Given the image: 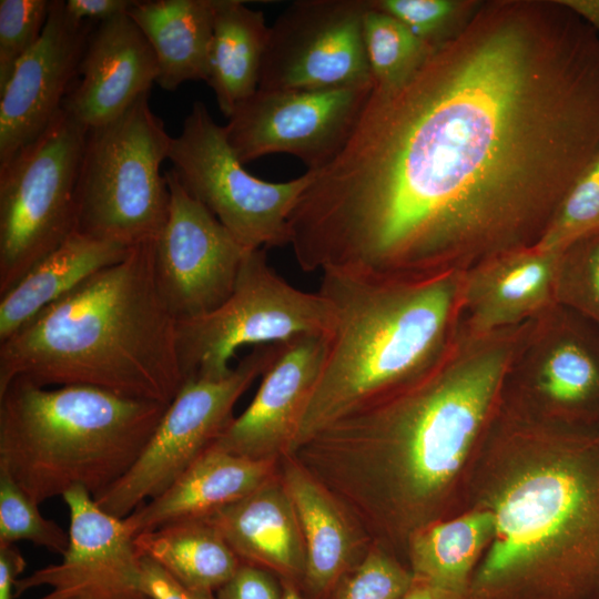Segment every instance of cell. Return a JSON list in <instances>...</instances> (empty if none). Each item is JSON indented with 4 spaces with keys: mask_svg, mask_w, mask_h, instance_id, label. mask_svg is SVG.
<instances>
[{
    "mask_svg": "<svg viewBox=\"0 0 599 599\" xmlns=\"http://www.w3.org/2000/svg\"><path fill=\"white\" fill-rule=\"evenodd\" d=\"M282 582L272 572L242 564L236 573L215 591V599H281Z\"/></svg>",
    "mask_w": 599,
    "mask_h": 599,
    "instance_id": "cell-35",
    "label": "cell"
},
{
    "mask_svg": "<svg viewBox=\"0 0 599 599\" xmlns=\"http://www.w3.org/2000/svg\"><path fill=\"white\" fill-rule=\"evenodd\" d=\"M451 271L420 277L322 272L318 293L331 308L324 358L285 456L444 357L458 301V278Z\"/></svg>",
    "mask_w": 599,
    "mask_h": 599,
    "instance_id": "cell-5",
    "label": "cell"
},
{
    "mask_svg": "<svg viewBox=\"0 0 599 599\" xmlns=\"http://www.w3.org/2000/svg\"><path fill=\"white\" fill-rule=\"evenodd\" d=\"M159 69L154 52L129 14L99 22L62 109L85 128L106 124L149 94Z\"/></svg>",
    "mask_w": 599,
    "mask_h": 599,
    "instance_id": "cell-18",
    "label": "cell"
},
{
    "mask_svg": "<svg viewBox=\"0 0 599 599\" xmlns=\"http://www.w3.org/2000/svg\"><path fill=\"white\" fill-rule=\"evenodd\" d=\"M143 585L152 599H215L212 591L192 589L172 577L160 565L141 556Z\"/></svg>",
    "mask_w": 599,
    "mask_h": 599,
    "instance_id": "cell-36",
    "label": "cell"
},
{
    "mask_svg": "<svg viewBox=\"0 0 599 599\" xmlns=\"http://www.w3.org/2000/svg\"><path fill=\"white\" fill-rule=\"evenodd\" d=\"M91 31V22L68 17L64 1H50L39 41L0 91V164L41 135L60 112Z\"/></svg>",
    "mask_w": 599,
    "mask_h": 599,
    "instance_id": "cell-16",
    "label": "cell"
},
{
    "mask_svg": "<svg viewBox=\"0 0 599 599\" xmlns=\"http://www.w3.org/2000/svg\"><path fill=\"white\" fill-rule=\"evenodd\" d=\"M276 458L255 459L211 446L166 490L124 518L133 536L205 517L261 487Z\"/></svg>",
    "mask_w": 599,
    "mask_h": 599,
    "instance_id": "cell-20",
    "label": "cell"
},
{
    "mask_svg": "<svg viewBox=\"0 0 599 599\" xmlns=\"http://www.w3.org/2000/svg\"><path fill=\"white\" fill-rule=\"evenodd\" d=\"M586 271L591 296L599 307V242L595 243L588 252Z\"/></svg>",
    "mask_w": 599,
    "mask_h": 599,
    "instance_id": "cell-41",
    "label": "cell"
},
{
    "mask_svg": "<svg viewBox=\"0 0 599 599\" xmlns=\"http://www.w3.org/2000/svg\"><path fill=\"white\" fill-rule=\"evenodd\" d=\"M324 351L322 335L281 343L253 400L213 446L255 459L285 456L318 378Z\"/></svg>",
    "mask_w": 599,
    "mask_h": 599,
    "instance_id": "cell-17",
    "label": "cell"
},
{
    "mask_svg": "<svg viewBox=\"0 0 599 599\" xmlns=\"http://www.w3.org/2000/svg\"><path fill=\"white\" fill-rule=\"evenodd\" d=\"M363 39L373 88L390 89L405 82L434 50L390 14L367 0Z\"/></svg>",
    "mask_w": 599,
    "mask_h": 599,
    "instance_id": "cell-29",
    "label": "cell"
},
{
    "mask_svg": "<svg viewBox=\"0 0 599 599\" xmlns=\"http://www.w3.org/2000/svg\"><path fill=\"white\" fill-rule=\"evenodd\" d=\"M494 535L468 599H599V425L544 417L505 396L466 508Z\"/></svg>",
    "mask_w": 599,
    "mask_h": 599,
    "instance_id": "cell-3",
    "label": "cell"
},
{
    "mask_svg": "<svg viewBox=\"0 0 599 599\" xmlns=\"http://www.w3.org/2000/svg\"><path fill=\"white\" fill-rule=\"evenodd\" d=\"M20 540L63 556L69 546V531L43 517L39 505L0 471V545H14Z\"/></svg>",
    "mask_w": 599,
    "mask_h": 599,
    "instance_id": "cell-31",
    "label": "cell"
},
{
    "mask_svg": "<svg viewBox=\"0 0 599 599\" xmlns=\"http://www.w3.org/2000/svg\"><path fill=\"white\" fill-rule=\"evenodd\" d=\"M413 582L405 561L373 544L326 599H400Z\"/></svg>",
    "mask_w": 599,
    "mask_h": 599,
    "instance_id": "cell-33",
    "label": "cell"
},
{
    "mask_svg": "<svg viewBox=\"0 0 599 599\" xmlns=\"http://www.w3.org/2000/svg\"><path fill=\"white\" fill-rule=\"evenodd\" d=\"M506 393L528 409L564 422H595L599 400V366L573 342L554 346L532 379L517 393Z\"/></svg>",
    "mask_w": 599,
    "mask_h": 599,
    "instance_id": "cell-28",
    "label": "cell"
},
{
    "mask_svg": "<svg viewBox=\"0 0 599 599\" xmlns=\"http://www.w3.org/2000/svg\"><path fill=\"white\" fill-rule=\"evenodd\" d=\"M167 160L186 192L243 247L290 245L288 219L314 177L312 171L286 182L254 176L201 101L193 103L180 134L172 138Z\"/></svg>",
    "mask_w": 599,
    "mask_h": 599,
    "instance_id": "cell-10",
    "label": "cell"
},
{
    "mask_svg": "<svg viewBox=\"0 0 599 599\" xmlns=\"http://www.w3.org/2000/svg\"><path fill=\"white\" fill-rule=\"evenodd\" d=\"M564 253L531 247L484 261L464 285L473 329L487 333L540 309L549 301Z\"/></svg>",
    "mask_w": 599,
    "mask_h": 599,
    "instance_id": "cell-22",
    "label": "cell"
},
{
    "mask_svg": "<svg viewBox=\"0 0 599 599\" xmlns=\"http://www.w3.org/2000/svg\"><path fill=\"white\" fill-rule=\"evenodd\" d=\"M47 0L0 1V91L18 62L39 41L49 14Z\"/></svg>",
    "mask_w": 599,
    "mask_h": 599,
    "instance_id": "cell-34",
    "label": "cell"
},
{
    "mask_svg": "<svg viewBox=\"0 0 599 599\" xmlns=\"http://www.w3.org/2000/svg\"><path fill=\"white\" fill-rule=\"evenodd\" d=\"M599 232V152L571 186L537 244L540 251L566 252Z\"/></svg>",
    "mask_w": 599,
    "mask_h": 599,
    "instance_id": "cell-30",
    "label": "cell"
},
{
    "mask_svg": "<svg viewBox=\"0 0 599 599\" xmlns=\"http://www.w3.org/2000/svg\"><path fill=\"white\" fill-rule=\"evenodd\" d=\"M599 34V0H560Z\"/></svg>",
    "mask_w": 599,
    "mask_h": 599,
    "instance_id": "cell-40",
    "label": "cell"
},
{
    "mask_svg": "<svg viewBox=\"0 0 599 599\" xmlns=\"http://www.w3.org/2000/svg\"><path fill=\"white\" fill-rule=\"evenodd\" d=\"M493 535L491 514L468 507L416 531L407 542L404 561L413 578L468 595Z\"/></svg>",
    "mask_w": 599,
    "mask_h": 599,
    "instance_id": "cell-26",
    "label": "cell"
},
{
    "mask_svg": "<svg viewBox=\"0 0 599 599\" xmlns=\"http://www.w3.org/2000/svg\"><path fill=\"white\" fill-rule=\"evenodd\" d=\"M202 518L221 532L242 564L263 568L300 589L305 545L282 479L272 476L253 493Z\"/></svg>",
    "mask_w": 599,
    "mask_h": 599,
    "instance_id": "cell-19",
    "label": "cell"
},
{
    "mask_svg": "<svg viewBox=\"0 0 599 599\" xmlns=\"http://www.w3.org/2000/svg\"><path fill=\"white\" fill-rule=\"evenodd\" d=\"M135 1L131 0H67L64 10L77 23L103 22L121 14H128Z\"/></svg>",
    "mask_w": 599,
    "mask_h": 599,
    "instance_id": "cell-37",
    "label": "cell"
},
{
    "mask_svg": "<svg viewBox=\"0 0 599 599\" xmlns=\"http://www.w3.org/2000/svg\"><path fill=\"white\" fill-rule=\"evenodd\" d=\"M270 27L240 0H214L206 83L229 119L258 89Z\"/></svg>",
    "mask_w": 599,
    "mask_h": 599,
    "instance_id": "cell-25",
    "label": "cell"
},
{
    "mask_svg": "<svg viewBox=\"0 0 599 599\" xmlns=\"http://www.w3.org/2000/svg\"><path fill=\"white\" fill-rule=\"evenodd\" d=\"M281 599H305L300 589L292 583L282 582Z\"/></svg>",
    "mask_w": 599,
    "mask_h": 599,
    "instance_id": "cell-42",
    "label": "cell"
},
{
    "mask_svg": "<svg viewBox=\"0 0 599 599\" xmlns=\"http://www.w3.org/2000/svg\"><path fill=\"white\" fill-rule=\"evenodd\" d=\"M149 94L88 130L77 186L74 231L133 247L153 241L170 210L161 165L172 142Z\"/></svg>",
    "mask_w": 599,
    "mask_h": 599,
    "instance_id": "cell-7",
    "label": "cell"
},
{
    "mask_svg": "<svg viewBox=\"0 0 599 599\" xmlns=\"http://www.w3.org/2000/svg\"><path fill=\"white\" fill-rule=\"evenodd\" d=\"M88 130L61 109L41 135L0 164V295L74 231Z\"/></svg>",
    "mask_w": 599,
    "mask_h": 599,
    "instance_id": "cell-8",
    "label": "cell"
},
{
    "mask_svg": "<svg viewBox=\"0 0 599 599\" xmlns=\"http://www.w3.org/2000/svg\"><path fill=\"white\" fill-rule=\"evenodd\" d=\"M70 512L69 546L62 560L21 577L14 598L49 586L41 599H152L143 585L141 556L124 518L104 511L75 487L62 496Z\"/></svg>",
    "mask_w": 599,
    "mask_h": 599,
    "instance_id": "cell-15",
    "label": "cell"
},
{
    "mask_svg": "<svg viewBox=\"0 0 599 599\" xmlns=\"http://www.w3.org/2000/svg\"><path fill=\"white\" fill-rule=\"evenodd\" d=\"M131 250L73 231L0 295V342L93 274L124 260Z\"/></svg>",
    "mask_w": 599,
    "mask_h": 599,
    "instance_id": "cell-23",
    "label": "cell"
},
{
    "mask_svg": "<svg viewBox=\"0 0 599 599\" xmlns=\"http://www.w3.org/2000/svg\"><path fill=\"white\" fill-rule=\"evenodd\" d=\"M505 346L430 369L328 424L290 455L404 560L409 538L466 508L469 484L499 409Z\"/></svg>",
    "mask_w": 599,
    "mask_h": 599,
    "instance_id": "cell-2",
    "label": "cell"
},
{
    "mask_svg": "<svg viewBox=\"0 0 599 599\" xmlns=\"http://www.w3.org/2000/svg\"><path fill=\"white\" fill-rule=\"evenodd\" d=\"M331 308L318 293L296 288L268 264L265 248L250 250L230 296L215 309L176 322V347L184 382L219 379L233 368L244 345L325 336Z\"/></svg>",
    "mask_w": 599,
    "mask_h": 599,
    "instance_id": "cell-9",
    "label": "cell"
},
{
    "mask_svg": "<svg viewBox=\"0 0 599 599\" xmlns=\"http://www.w3.org/2000/svg\"><path fill=\"white\" fill-rule=\"evenodd\" d=\"M372 7L400 21L435 49L468 21L480 2L459 0H369Z\"/></svg>",
    "mask_w": 599,
    "mask_h": 599,
    "instance_id": "cell-32",
    "label": "cell"
},
{
    "mask_svg": "<svg viewBox=\"0 0 599 599\" xmlns=\"http://www.w3.org/2000/svg\"><path fill=\"white\" fill-rule=\"evenodd\" d=\"M400 599H468V595L443 589L413 578L412 585Z\"/></svg>",
    "mask_w": 599,
    "mask_h": 599,
    "instance_id": "cell-39",
    "label": "cell"
},
{
    "mask_svg": "<svg viewBox=\"0 0 599 599\" xmlns=\"http://www.w3.org/2000/svg\"><path fill=\"white\" fill-rule=\"evenodd\" d=\"M282 481L301 527L306 565L300 591L305 599H326L356 559V534L341 502L291 456Z\"/></svg>",
    "mask_w": 599,
    "mask_h": 599,
    "instance_id": "cell-21",
    "label": "cell"
},
{
    "mask_svg": "<svg viewBox=\"0 0 599 599\" xmlns=\"http://www.w3.org/2000/svg\"><path fill=\"white\" fill-rule=\"evenodd\" d=\"M599 152V34L560 0L478 8L373 88L293 209L305 272L417 277L535 247Z\"/></svg>",
    "mask_w": 599,
    "mask_h": 599,
    "instance_id": "cell-1",
    "label": "cell"
},
{
    "mask_svg": "<svg viewBox=\"0 0 599 599\" xmlns=\"http://www.w3.org/2000/svg\"><path fill=\"white\" fill-rule=\"evenodd\" d=\"M367 0H297L268 29L260 90L373 84L363 39Z\"/></svg>",
    "mask_w": 599,
    "mask_h": 599,
    "instance_id": "cell-12",
    "label": "cell"
},
{
    "mask_svg": "<svg viewBox=\"0 0 599 599\" xmlns=\"http://www.w3.org/2000/svg\"><path fill=\"white\" fill-rule=\"evenodd\" d=\"M152 243L135 245L1 341L0 392L24 378L169 405L184 377L177 321L155 283Z\"/></svg>",
    "mask_w": 599,
    "mask_h": 599,
    "instance_id": "cell-4",
    "label": "cell"
},
{
    "mask_svg": "<svg viewBox=\"0 0 599 599\" xmlns=\"http://www.w3.org/2000/svg\"><path fill=\"white\" fill-rule=\"evenodd\" d=\"M130 18L149 41L156 58V83L174 91L209 73L214 0L135 1Z\"/></svg>",
    "mask_w": 599,
    "mask_h": 599,
    "instance_id": "cell-24",
    "label": "cell"
},
{
    "mask_svg": "<svg viewBox=\"0 0 599 599\" xmlns=\"http://www.w3.org/2000/svg\"><path fill=\"white\" fill-rule=\"evenodd\" d=\"M166 222L152 243L159 293L176 321L204 315L232 293L250 250L191 196L172 169Z\"/></svg>",
    "mask_w": 599,
    "mask_h": 599,
    "instance_id": "cell-14",
    "label": "cell"
},
{
    "mask_svg": "<svg viewBox=\"0 0 599 599\" xmlns=\"http://www.w3.org/2000/svg\"><path fill=\"white\" fill-rule=\"evenodd\" d=\"M140 556L160 565L182 585L215 592L238 570L242 561L206 519L167 524L134 538Z\"/></svg>",
    "mask_w": 599,
    "mask_h": 599,
    "instance_id": "cell-27",
    "label": "cell"
},
{
    "mask_svg": "<svg viewBox=\"0 0 599 599\" xmlns=\"http://www.w3.org/2000/svg\"><path fill=\"white\" fill-rule=\"evenodd\" d=\"M373 84L318 90H260L229 118L227 141L246 164L274 153L300 159L307 171L326 166L342 150Z\"/></svg>",
    "mask_w": 599,
    "mask_h": 599,
    "instance_id": "cell-13",
    "label": "cell"
},
{
    "mask_svg": "<svg viewBox=\"0 0 599 599\" xmlns=\"http://www.w3.org/2000/svg\"><path fill=\"white\" fill-rule=\"evenodd\" d=\"M26 568L16 545H0V599H14V586Z\"/></svg>",
    "mask_w": 599,
    "mask_h": 599,
    "instance_id": "cell-38",
    "label": "cell"
},
{
    "mask_svg": "<svg viewBox=\"0 0 599 599\" xmlns=\"http://www.w3.org/2000/svg\"><path fill=\"white\" fill-rule=\"evenodd\" d=\"M166 407L91 386L16 378L0 392V471L38 505L75 487L94 498L133 466Z\"/></svg>",
    "mask_w": 599,
    "mask_h": 599,
    "instance_id": "cell-6",
    "label": "cell"
},
{
    "mask_svg": "<svg viewBox=\"0 0 599 599\" xmlns=\"http://www.w3.org/2000/svg\"><path fill=\"white\" fill-rule=\"evenodd\" d=\"M280 345L254 346L225 377L185 380L140 457L95 502L125 518L166 490L231 424L235 403L264 374Z\"/></svg>",
    "mask_w": 599,
    "mask_h": 599,
    "instance_id": "cell-11",
    "label": "cell"
}]
</instances>
